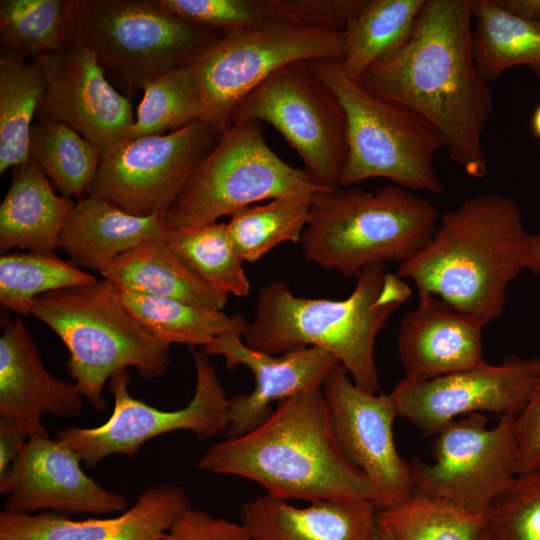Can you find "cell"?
<instances>
[{
	"mask_svg": "<svg viewBox=\"0 0 540 540\" xmlns=\"http://www.w3.org/2000/svg\"><path fill=\"white\" fill-rule=\"evenodd\" d=\"M160 540H253L240 524L191 507L181 514Z\"/></svg>",
	"mask_w": 540,
	"mask_h": 540,
	"instance_id": "60d3db41",
	"label": "cell"
},
{
	"mask_svg": "<svg viewBox=\"0 0 540 540\" xmlns=\"http://www.w3.org/2000/svg\"><path fill=\"white\" fill-rule=\"evenodd\" d=\"M378 511L370 500H320L296 507L269 494L243 503L240 524L253 540H371Z\"/></svg>",
	"mask_w": 540,
	"mask_h": 540,
	"instance_id": "603a6c76",
	"label": "cell"
},
{
	"mask_svg": "<svg viewBox=\"0 0 540 540\" xmlns=\"http://www.w3.org/2000/svg\"><path fill=\"white\" fill-rule=\"evenodd\" d=\"M479 540H492L489 533L487 532V528L486 530L483 532V534L481 535L480 539Z\"/></svg>",
	"mask_w": 540,
	"mask_h": 540,
	"instance_id": "c3c4849f",
	"label": "cell"
},
{
	"mask_svg": "<svg viewBox=\"0 0 540 540\" xmlns=\"http://www.w3.org/2000/svg\"><path fill=\"white\" fill-rule=\"evenodd\" d=\"M30 314L65 344L67 373L99 412L107 409L103 387L117 371L133 367L150 381L165 375L172 364L170 344L147 329L105 279L42 294Z\"/></svg>",
	"mask_w": 540,
	"mask_h": 540,
	"instance_id": "8992f818",
	"label": "cell"
},
{
	"mask_svg": "<svg viewBox=\"0 0 540 540\" xmlns=\"http://www.w3.org/2000/svg\"><path fill=\"white\" fill-rule=\"evenodd\" d=\"M242 336L238 331H229L202 347L208 356L224 357L227 369L242 365L255 378L251 393L229 398L226 438L242 436L264 423L274 411L271 408L273 402L279 403L307 389L322 387L340 364L334 355L317 347H305L277 357L250 348Z\"/></svg>",
	"mask_w": 540,
	"mask_h": 540,
	"instance_id": "d6986e66",
	"label": "cell"
},
{
	"mask_svg": "<svg viewBox=\"0 0 540 540\" xmlns=\"http://www.w3.org/2000/svg\"><path fill=\"white\" fill-rule=\"evenodd\" d=\"M343 32L287 23L223 33L186 63L204 100L203 122L223 135L237 105L270 75L293 62L342 61Z\"/></svg>",
	"mask_w": 540,
	"mask_h": 540,
	"instance_id": "30bf717a",
	"label": "cell"
},
{
	"mask_svg": "<svg viewBox=\"0 0 540 540\" xmlns=\"http://www.w3.org/2000/svg\"><path fill=\"white\" fill-rule=\"evenodd\" d=\"M37 60L44 79L39 122L70 126L96 147L101 159L124 142L135 122L130 100L108 82L92 51L71 44Z\"/></svg>",
	"mask_w": 540,
	"mask_h": 540,
	"instance_id": "e0dca14e",
	"label": "cell"
},
{
	"mask_svg": "<svg viewBox=\"0 0 540 540\" xmlns=\"http://www.w3.org/2000/svg\"><path fill=\"white\" fill-rule=\"evenodd\" d=\"M538 358L518 355L501 364L486 361L469 369L426 380H401L390 395L398 416L425 437L473 413L517 417L527 406L537 379Z\"/></svg>",
	"mask_w": 540,
	"mask_h": 540,
	"instance_id": "9a60e30c",
	"label": "cell"
},
{
	"mask_svg": "<svg viewBox=\"0 0 540 540\" xmlns=\"http://www.w3.org/2000/svg\"><path fill=\"white\" fill-rule=\"evenodd\" d=\"M273 22L342 31L359 0H268Z\"/></svg>",
	"mask_w": 540,
	"mask_h": 540,
	"instance_id": "ab89813d",
	"label": "cell"
},
{
	"mask_svg": "<svg viewBox=\"0 0 540 540\" xmlns=\"http://www.w3.org/2000/svg\"><path fill=\"white\" fill-rule=\"evenodd\" d=\"M163 235L120 254L100 272L103 279L119 289L222 311L228 295L203 281L173 252Z\"/></svg>",
	"mask_w": 540,
	"mask_h": 540,
	"instance_id": "484cf974",
	"label": "cell"
},
{
	"mask_svg": "<svg viewBox=\"0 0 540 540\" xmlns=\"http://www.w3.org/2000/svg\"><path fill=\"white\" fill-rule=\"evenodd\" d=\"M371 540H395L388 530L380 523L378 515Z\"/></svg>",
	"mask_w": 540,
	"mask_h": 540,
	"instance_id": "bcb514c9",
	"label": "cell"
},
{
	"mask_svg": "<svg viewBox=\"0 0 540 540\" xmlns=\"http://www.w3.org/2000/svg\"><path fill=\"white\" fill-rule=\"evenodd\" d=\"M529 233L517 203L499 193L462 201L397 274L485 324L501 317L510 283L525 269Z\"/></svg>",
	"mask_w": 540,
	"mask_h": 540,
	"instance_id": "3957f363",
	"label": "cell"
},
{
	"mask_svg": "<svg viewBox=\"0 0 540 540\" xmlns=\"http://www.w3.org/2000/svg\"><path fill=\"white\" fill-rule=\"evenodd\" d=\"M474 0H426L404 43L358 83L430 123L450 159L473 178L488 164L482 136L493 110L473 52Z\"/></svg>",
	"mask_w": 540,
	"mask_h": 540,
	"instance_id": "6da1fadb",
	"label": "cell"
},
{
	"mask_svg": "<svg viewBox=\"0 0 540 540\" xmlns=\"http://www.w3.org/2000/svg\"><path fill=\"white\" fill-rule=\"evenodd\" d=\"M71 44L85 46L128 94L186 64L221 33L193 25L155 0H66Z\"/></svg>",
	"mask_w": 540,
	"mask_h": 540,
	"instance_id": "ba28073f",
	"label": "cell"
},
{
	"mask_svg": "<svg viewBox=\"0 0 540 540\" xmlns=\"http://www.w3.org/2000/svg\"><path fill=\"white\" fill-rule=\"evenodd\" d=\"M220 136L198 121L125 141L101 159L88 196L133 215H164Z\"/></svg>",
	"mask_w": 540,
	"mask_h": 540,
	"instance_id": "5bb4252c",
	"label": "cell"
},
{
	"mask_svg": "<svg viewBox=\"0 0 540 540\" xmlns=\"http://www.w3.org/2000/svg\"><path fill=\"white\" fill-rule=\"evenodd\" d=\"M192 507L186 491L171 484L144 489L132 507L112 518L73 520L43 511L0 512V540H160Z\"/></svg>",
	"mask_w": 540,
	"mask_h": 540,
	"instance_id": "ffe728a7",
	"label": "cell"
},
{
	"mask_svg": "<svg viewBox=\"0 0 540 540\" xmlns=\"http://www.w3.org/2000/svg\"><path fill=\"white\" fill-rule=\"evenodd\" d=\"M531 127L535 137L540 140V104L533 113Z\"/></svg>",
	"mask_w": 540,
	"mask_h": 540,
	"instance_id": "7dc6e473",
	"label": "cell"
},
{
	"mask_svg": "<svg viewBox=\"0 0 540 540\" xmlns=\"http://www.w3.org/2000/svg\"><path fill=\"white\" fill-rule=\"evenodd\" d=\"M126 307L157 338L190 347L206 346L214 338L238 331L244 335L249 322L241 314L226 315L180 300L144 295L116 288Z\"/></svg>",
	"mask_w": 540,
	"mask_h": 540,
	"instance_id": "f546056e",
	"label": "cell"
},
{
	"mask_svg": "<svg viewBox=\"0 0 540 540\" xmlns=\"http://www.w3.org/2000/svg\"><path fill=\"white\" fill-rule=\"evenodd\" d=\"M166 229L164 215L137 216L87 196L75 202L58 247L81 269L101 272L120 254Z\"/></svg>",
	"mask_w": 540,
	"mask_h": 540,
	"instance_id": "cb8c5ba5",
	"label": "cell"
},
{
	"mask_svg": "<svg viewBox=\"0 0 540 540\" xmlns=\"http://www.w3.org/2000/svg\"><path fill=\"white\" fill-rule=\"evenodd\" d=\"M322 391L337 447L371 482L377 511L410 497L412 467L396 449L393 423L398 412L390 393L364 391L341 364L329 374Z\"/></svg>",
	"mask_w": 540,
	"mask_h": 540,
	"instance_id": "2e32d148",
	"label": "cell"
},
{
	"mask_svg": "<svg viewBox=\"0 0 540 540\" xmlns=\"http://www.w3.org/2000/svg\"><path fill=\"white\" fill-rule=\"evenodd\" d=\"M516 418L488 428L487 417L473 413L447 424L433 437V463H411L414 491L485 515L516 475Z\"/></svg>",
	"mask_w": 540,
	"mask_h": 540,
	"instance_id": "4fadbf2b",
	"label": "cell"
},
{
	"mask_svg": "<svg viewBox=\"0 0 540 540\" xmlns=\"http://www.w3.org/2000/svg\"><path fill=\"white\" fill-rule=\"evenodd\" d=\"M29 155L61 195L77 200L88 194L101 161L92 143L60 122L32 125Z\"/></svg>",
	"mask_w": 540,
	"mask_h": 540,
	"instance_id": "4dcf8cb0",
	"label": "cell"
},
{
	"mask_svg": "<svg viewBox=\"0 0 540 540\" xmlns=\"http://www.w3.org/2000/svg\"><path fill=\"white\" fill-rule=\"evenodd\" d=\"M28 438L29 435L23 427L0 419V474L7 469Z\"/></svg>",
	"mask_w": 540,
	"mask_h": 540,
	"instance_id": "7bdbcfd3",
	"label": "cell"
},
{
	"mask_svg": "<svg viewBox=\"0 0 540 540\" xmlns=\"http://www.w3.org/2000/svg\"><path fill=\"white\" fill-rule=\"evenodd\" d=\"M241 121L269 123L319 185L339 186L348 149L346 115L310 61L285 65L244 97L231 117L232 124Z\"/></svg>",
	"mask_w": 540,
	"mask_h": 540,
	"instance_id": "8fae6325",
	"label": "cell"
},
{
	"mask_svg": "<svg viewBox=\"0 0 540 540\" xmlns=\"http://www.w3.org/2000/svg\"><path fill=\"white\" fill-rule=\"evenodd\" d=\"M171 14L223 33L247 31L272 23L268 0H155Z\"/></svg>",
	"mask_w": 540,
	"mask_h": 540,
	"instance_id": "f35d334b",
	"label": "cell"
},
{
	"mask_svg": "<svg viewBox=\"0 0 540 540\" xmlns=\"http://www.w3.org/2000/svg\"><path fill=\"white\" fill-rule=\"evenodd\" d=\"M327 189L283 161L261 123L241 121L220 136L164 214L168 228H196L265 200Z\"/></svg>",
	"mask_w": 540,
	"mask_h": 540,
	"instance_id": "9c48e42d",
	"label": "cell"
},
{
	"mask_svg": "<svg viewBox=\"0 0 540 540\" xmlns=\"http://www.w3.org/2000/svg\"><path fill=\"white\" fill-rule=\"evenodd\" d=\"M196 384L193 397L183 408L160 410L130 395L128 369L117 371L108 382L114 406L109 419L93 428L70 427L56 439L67 443L88 467L112 455L134 457L141 446L160 435L186 430L200 437L225 432L228 426L227 398L208 355L191 347Z\"/></svg>",
	"mask_w": 540,
	"mask_h": 540,
	"instance_id": "7c38bea8",
	"label": "cell"
},
{
	"mask_svg": "<svg viewBox=\"0 0 540 540\" xmlns=\"http://www.w3.org/2000/svg\"><path fill=\"white\" fill-rule=\"evenodd\" d=\"M310 63L346 115L348 149L339 186L380 177L411 191H443L433 159L444 144L430 123L408 107L365 90L346 76L341 61Z\"/></svg>",
	"mask_w": 540,
	"mask_h": 540,
	"instance_id": "52a82bcc",
	"label": "cell"
},
{
	"mask_svg": "<svg viewBox=\"0 0 540 540\" xmlns=\"http://www.w3.org/2000/svg\"><path fill=\"white\" fill-rule=\"evenodd\" d=\"M356 279L352 293L341 300L298 297L282 281L264 285L243 335L245 344L270 355L323 349L338 359L356 386L378 393L375 339L412 290L398 274L386 272L385 264L365 268Z\"/></svg>",
	"mask_w": 540,
	"mask_h": 540,
	"instance_id": "277c9868",
	"label": "cell"
},
{
	"mask_svg": "<svg viewBox=\"0 0 540 540\" xmlns=\"http://www.w3.org/2000/svg\"><path fill=\"white\" fill-rule=\"evenodd\" d=\"M163 236L173 252L207 284L227 295H248L250 282L243 269L244 260L227 223L184 229L167 227Z\"/></svg>",
	"mask_w": 540,
	"mask_h": 540,
	"instance_id": "1f68e13d",
	"label": "cell"
},
{
	"mask_svg": "<svg viewBox=\"0 0 540 540\" xmlns=\"http://www.w3.org/2000/svg\"><path fill=\"white\" fill-rule=\"evenodd\" d=\"M81 462L64 441L29 437L0 474V494L5 496L2 511H49L65 516L125 511L127 499L89 477Z\"/></svg>",
	"mask_w": 540,
	"mask_h": 540,
	"instance_id": "ac0fdd59",
	"label": "cell"
},
{
	"mask_svg": "<svg viewBox=\"0 0 540 540\" xmlns=\"http://www.w3.org/2000/svg\"><path fill=\"white\" fill-rule=\"evenodd\" d=\"M75 202L57 195L40 167L29 160L13 168L0 204V251L54 252Z\"/></svg>",
	"mask_w": 540,
	"mask_h": 540,
	"instance_id": "d4e9b609",
	"label": "cell"
},
{
	"mask_svg": "<svg viewBox=\"0 0 540 540\" xmlns=\"http://www.w3.org/2000/svg\"><path fill=\"white\" fill-rule=\"evenodd\" d=\"M313 194L284 196L245 207L227 223L244 262H255L284 242L298 243L307 225Z\"/></svg>",
	"mask_w": 540,
	"mask_h": 540,
	"instance_id": "d590c367",
	"label": "cell"
},
{
	"mask_svg": "<svg viewBox=\"0 0 540 540\" xmlns=\"http://www.w3.org/2000/svg\"><path fill=\"white\" fill-rule=\"evenodd\" d=\"M524 266L525 270L540 274V233L529 235Z\"/></svg>",
	"mask_w": 540,
	"mask_h": 540,
	"instance_id": "f6af8a7d",
	"label": "cell"
},
{
	"mask_svg": "<svg viewBox=\"0 0 540 540\" xmlns=\"http://www.w3.org/2000/svg\"><path fill=\"white\" fill-rule=\"evenodd\" d=\"M473 52L489 83L506 70L527 66L540 80V23L517 17L495 0H474Z\"/></svg>",
	"mask_w": 540,
	"mask_h": 540,
	"instance_id": "83f0119b",
	"label": "cell"
},
{
	"mask_svg": "<svg viewBox=\"0 0 540 540\" xmlns=\"http://www.w3.org/2000/svg\"><path fill=\"white\" fill-rule=\"evenodd\" d=\"M426 0H359L343 30V72L358 82L407 39Z\"/></svg>",
	"mask_w": 540,
	"mask_h": 540,
	"instance_id": "4316f807",
	"label": "cell"
},
{
	"mask_svg": "<svg viewBox=\"0 0 540 540\" xmlns=\"http://www.w3.org/2000/svg\"><path fill=\"white\" fill-rule=\"evenodd\" d=\"M0 419L20 425L31 436H48L41 416L76 418L83 396L75 384L44 367L37 345L22 319L1 316Z\"/></svg>",
	"mask_w": 540,
	"mask_h": 540,
	"instance_id": "44dd1931",
	"label": "cell"
},
{
	"mask_svg": "<svg viewBox=\"0 0 540 540\" xmlns=\"http://www.w3.org/2000/svg\"><path fill=\"white\" fill-rule=\"evenodd\" d=\"M1 53L37 59L71 45L66 0H1Z\"/></svg>",
	"mask_w": 540,
	"mask_h": 540,
	"instance_id": "8d00e7d4",
	"label": "cell"
},
{
	"mask_svg": "<svg viewBox=\"0 0 540 540\" xmlns=\"http://www.w3.org/2000/svg\"><path fill=\"white\" fill-rule=\"evenodd\" d=\"M438 220L428 199L398 185L374 191L336 186L312 195L300 243L306 261L356 278L371 265L410 260Z\"/></svg>",
	"mask_w": 540,
	"mask_h": 540,
	"instance_id": "5b68a950",
	"label": "cell"
},
{
	"mask_svg": "<svg viewBox=\"0 0 540 540\" xmlns=\"http://www.w3.org/2000/svg\"><path fill=\"white\" fill-rule=\"evenodd\" d=\"M484 325L434 295L418 294V304L402 319L397 336L405 378L431 379L484 362Z\"/></svg>",
	"mask_w": 540,
	"mask_h": 540,
	"instance_id": "7402d4cb",
	"label": "cell"
},
{
	"mask_svg": "<svg viewBox=\"0 0 540 540\" xmlns=\"http://www.w3.org/2000/svg\"><path fill=\"white\" fill-rule=\"evenodd\" d=\"M97 280L54 252L5 253L0 257V303L17 314H30L35 298L42 294Z\"/></svg>",
	"mask_w": 540,
	"mask_h": 540,
	"instance_id": "e575fe53",
	"label": "cell"
},
{
	"mask_svg": "<svg viewBox=\"0 0 540 540\" xmlns=\"http://www.w3.org/2000/svg\"><path fill=\"white\" fill-rule=\"evenodd\" d=\"M485 517L492 540H540V470L515 475Z\"/></svg>",
	"mask_w": 540,
	"mask_h": 540,
	"instance_id": "74e56055",
	"label": "cell"
},
{
	"mask_svg": "<svg viewBox=\"0 0 540 540\" xmlns=\"http://www.w3.org/2000/svg\"><path fill=\"white\" fill-rule=\"evenodd\" d=\"M44 88L41 65L1 53L0 57V174L30 160L32 120Z\"/></svg>",
	"mask_w": 540,
	"mask_h": 540,
	"instance_id": "f1b7e54d",
	"label": "cell"
},
{
	"mask_svg": "<svg viewBox=\"0 0 540 540\" xmlns=\"http://www.w3.org/2000/svg\"><path fill=\"white\" fill-rule=\"evenodd\" d=\"M515 474L540 470V358L532 396L516 418Z\"/></svg>",
	"mask_w": 540,
	"mask_h": 540,
	"instance_id": "b9f144b4",
	"label": "cell"
},
{
	"mask_svg": "<svg viewBox=\"0 0 540 540\" xmlns=\"http://www.w3.org/2000/svg\"><path fill=\"white\" fill-rule=\"evenodd\" d=\"M539 23H540V19H539Z\"/></svg>",
	"mask_w": 540,
	"mask_h": 540,
	"instance_id": "681fc988",
	"label": "cell"
},
{
	"mask_svg": "<svg viewBox=\"0 0 540 540\" xmlns=\"http://www.w3.org/2000/svg\"><path fill=\"white\" fill-rule=\"evenodd\" d=\"M378 520L395 540H479L486 530L484 514L415 491Z\"/></svg>",
	"mask_w": 540,
	"mask_h": 540,
	"instance_id": "836d02e7",
	"label": "cell"
},
{
	"mask_svg": "<svg viewBox=\"0 0 540 540\" xmlns=\"http://www.w3.org/2000/svg\"><path fill=\"white\" fill-rule=\"evenodd\" d=\"M134 124L125 141L167 134L203 121L205 104L199 83L187 65L169 69L148 81Z\"/></svg>",
	"mask_w": 540,
	"mask_h": 540,
	"instance_id": "d6a6232c",
	"label": "cell"
},
{
	"mask_svg": "<svg viewBox=\"0 0 540 540\" xmlns=\"http://www.w3.org/2000/svg\"><path fill=\"white\" fill-rule=\"evenodd\" d=\"M198 467L256 482L283 500L374 501L366 475L350 465L335 442L322 387L284 399L252 431L211 445Z\"/></svg>",
	"mask_w": 540,
	"mask_h": 540,
	"instance_id": "7a4b0ae2",
	"label": "cell"
},
{
	"mask_svg": "<svg viewBox=\"0 0 540 540\" xmlns=\"http://www.w3.org/2000/svg\"><path fill=\"white\" fill-rule=\"evenodd\" d=\"M507 12L530 21L539 22L540 0H495Z\"/></svg>",
	"mask_w": 540,
	"mask_h": 540,
	"instance_id": "ee69618b",
	"label": "cell"
}]
</instances>
